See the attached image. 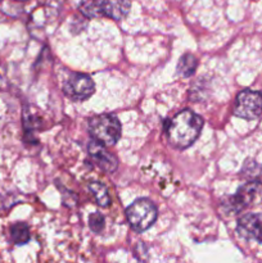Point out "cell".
<instances>
[{"label": "cell", "instance_id": "cell-1", "mask_svg": "<svg viewBox=\"0 0 262 263\" xmlns=\"http://www.w3.org/2000/svg\"><path fill=\"white\" fill-rule=\"evenodd\" d=\"M203 127L200 116L192 110H181L169 123L167 136L172 146L177 149H186L199 136Z\"/></svg>", "mask_w": 262, "mask_h": 263}, {"label": "cell", "instance_id": "cell-2", "mask_svg": "<svg viewBox=\"0 0 262 263\" xmlns=\"http://www.w3.org/2000/svg\"><path fill=\"white\" fill-rule=\"evenodd\" d=\"M89 133L95 141L105 146H112L121 138V123L115 116H95L89 121Z\"/></svg>", "mask_w": 262, "mask_h": 263}, {"label": "cell", "instance_id": "cell-3", "mask_svg": "<svg viewBox=\"0 0 262 263\" xmlns=\"http://www.w3.org/2000/svg\"><path fill=\"white\" fill-rule=\"evenodd\" d=\"M157 208L152 200L138 199L134 202L126 211L127 221L130 222L131 228L135 231H145L156 222L157 220Z\"/></svg>", "mask_w": 262, "mask_h": 263}, {"label": "cell", "instance_id": "cell-4", "mask_svg": "<svg viewBox=\"0 0 262 263\" xmlns=\"http://www.w3.org/2000/svg\"><path fill=\"white\" fill-rule=\"evenodd\" d=\"M234 115L244 120H256L262 115V94L253 90H243L236 97Z\"/></svg>", "mask_w": 262, "mask_h": 263}, {"label": "cell", "instance_id": "cell-5", "mask_svg": "<svg viewBox=\"0 0 262 263\" xmlns=\"http://www.w3.org/2000/svg\"><path fill=\"white\" fill-rule=\"evenodd\" d=\"M95 89L91 77L84 73H72L64 82L63 91L69 99L84 100L92 95Z\"/></svg>", "mask_w": 262, "mask_h": 263}, {"label": "cell", "instance_id": "cell-6", "mask_svg": "<svg viewBox=\"0 0 262 263\" xmlns=\"http://www.w3.org/2000/svg\"><path fill=\"white\" fill-rule=\"evenodd\" d=\"M262 202V184L256 181L248 182L239 187L235 197H233L234 211H240L243 208L253 207Z\"/></svg>", "mask_w": 262, "mask_h": 263}, {"label": "cell", "instance_id": "cell-7", "mask_svg": "<svg viewBox=\"0 0 262 263\" xmlns=\"http://www.w3.org/2000/svg\"><path fill=\"white\" fill-rule=\"evenodd\" d=\"M238 233L248 240L262 243V215L247 213L238 221Z\"/></svg>", "mask_w": 262, "mask_h": 263}, {"label": "cell", "instance_id": "cell-8", "mask_svg": "<svg viewBox=\"0 0 262 263\" xmlns=\"http://www.w3.org/2000/svg\"><path fill=\"white\" fill-rule=\"evenodd\" d=\"M89 154L92 161L105 172H115L118 166L117 158L104 148V145L92 140L89 144Z\"/></svg>", "mask_w": 262, "mask_h": 263}, {"label": "cell", "instance_id": "cell-9", "mask_svg": "<svg viewBox=\"0 0 262 263\" xmlns=\"http://www.w3.org/2000/svg\"><path fill=\"white\" fill-rule=\"evenodd\" d=\"M130 0H102V13L115 21H121L128 14Z\"/></svg>", "mask_w": 262, "mask_h": 263}, {"label": "cell", "instance_id": "cell-10", "mask_svg": "<svg viewBox=\"0 0 262 263\" xmlns=\"http://www.w3.org/2000/svg\"><path fill=\"white\" fill-rule=\"evenodd\" d=\"M198 61L193 54H184L177 63V73L182 77H190L195 72Z\"/></svg>", "mask_w": 262, "mask_h": 263}, {"label": "cell", "instance_id": "cell-11", "mask_svg": "<svg viewBox=\"0 0 262 263\" xmlns=\"http://www.w3.org/2000/svg\"><path fill=\"white\" fill-rule=\"evenodd\" d=\"M89 189L97 199V203L100 207H108L110 204V198L108 194V189L100 182H90Z\"/></svg>", "mask_w": 262, "mask_h": 263}, {"label": "cell", "instance_id": "cell-12", "mask_svg": "<svg viewBox=\"0 0 262 263\" xmlns=\"http://www.w3.org/2000/svg\"><path fill=\"white\" fill-rule=\"evenodd\" d=\"M80 10L84 15L89 18H95L102 15V0H82L80 3Z\"/></svg>", "mask_w": 262, "mask_h": 263}, {"label": "cell", "instance_id": "cell-13", "mask_svg": "<svg viewBox=\"0 0 262 263\" xmlns=\"http://www.w3.org/2000/svg\"><path fill=\"white\" fill-rule=\"evenodd\" d=\"M10 235H12L13 241L15 244H18V246L26 244L30 240V230H28V226L23 222L15 223L10 229Z\"/></svg>", "mask_w": 262, "mask_h": 263}, {"label": "cell", "instance_id": "cell-14", "mask_svg": "<svg viewBox=\"0 0 262 263\" xmlns=\"http://www.w3.org/2000/svg\"><path fill=\"white\" fill-rule=\"evenodd\" d=\"M89 226L94 233H100L104 229V217L99 212H95L90 215Z\"/></svg>", "mask_w": 262, "mask_h": 263}, {"label": "cell", "instance_id": "cell-15", "mask_svg": "<svg viewBox=\"0 0 262 263\" xmlns=\"http://www.w3.org/2000/svg\"><path fill=\"white\" fill-rule=\"evenodd\" d=\"M2 84H3V81H2V79H0V87H2Z\"/></svg>", "mask_w": 262, "mask_h": 263}]
</instances>
